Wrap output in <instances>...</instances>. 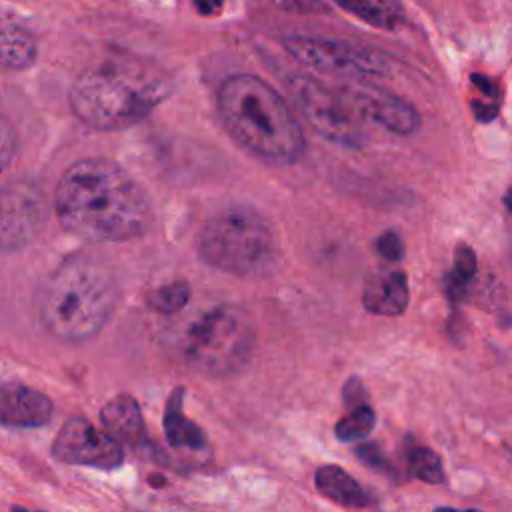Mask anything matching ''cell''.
Listing matches in <instances>:
<instances>
[{
    "instance_id": "7a4b0ae2",
    "label": "cell",
    "mask_w": 512,
    "mask_h": 512,
    "mask_svg": "<svg viewBox=\"0 0 512 512\" xmlns=\"http://www.w3.org/2000/svg\"><path fill=\"white\" fill-rule=\"evenodd\" d=\"M218 112L230 138L268 164L288 166L304 154L300 122L284 98L254 74H232L220 84Z\"/></svg>"
},
{
    "instance_id": "5bb4252c",
    "label": "cell",
    "mask_w": 512,
    "mask_h": 512,
    "mask_svg": "<svg viewBox=\"0 0 512 512\" xmlns=\"http://www.w3.org/2000/svg\"><path fill=\"white\" fill-rule=\"evenodd\" d=\"M104 430L120 444H136L144 438V420L138 402L128 394H118L100 410Z\"/></svg>"
},
{
    "instance_id": "ffe728a7",
    "label": "cell",
    "mask_w": 512,
    "mask_h": 512,
    "mask_svg": "<svg viewBox=\"0 0 512 512\" xmlns=\"http://www.w3.org/2000/svg\"><path fill=\"white\" fill-rule=\"evenodd\" d=\"M374 426H376V414L368 406V402H364V404L350 406L348 414L336 422L334 434L342 442H356L368 436L374 430Z\"/></svg>"
},
{
    "instance_id": "ac0fdd59",
    "label": "cell",
    "mask_w": 512,
    "mask_h": 512,
    "mask_svg": "<svg viewBox=\"0 0 512 512\" xmlns=\"http://www.w3.org/2000/svg\"><path fill=\"white\" fill-rule=\"evenodd\" d=\"M36 58L34 38L18 26L0 28V68L22 70L28 68Z\"/></svg>"
},
{
    "instance_id": "277c9868",
    "label": "cell",
    "mask_w": 512,
    "mask_h": 512,
    "mask_svg": "<svg viewBox=\"0 0 512 512\" xmlns=\"http://www.w3.org/2000/svg\"><path fill=\"white\" fill-rule=\"evenodd\" d=\"M118 302V284L102 260L76 254L42 284L38 318L62 342H82L98 334Z\"/></svg>"
},
{
    "instance_id": "4316f807",
    "label": "cell",
    "mask_w": 512,
    "mask_h": 512,
    "mask_svg": "<svg viewBox=\"0 0 512 512\" xmlns=\"http://www.w3.org/2000/svg\"><path fill=\"white\" fill-rule=\"evenodd\" d=\"M194 4L202 14H212L222 6V0H194Z\"/></svg>"
},
{
    "instance_id": "603a6c76",
    "label": "cell",
    "mask_w": 512,
    "mask_h": 512,
    "mask_svg": "<svg viewBox=\"0 0 512 512\" xmlns=\"http://www.w3.org/2000/svg\"><path fill=\"white\" fill-rule=\"evenodd\" d=\"M376 248H378V252H380L386 260H390V262H398V260H402V256H404V242H402L400 234L394 232V230L384 232V234L378 238Z\"/></svg>"
},
{
    "instance_id": "e0dca14e",
    "label": "cell",
    "mask_w": 512,
    "mask_h": 512,
    "mask_svg": "<svg viewBox=\"0 0 512 512\" xmlns=\"http://www.w3.org/2000/svg\"><path fill=\"white\" fill-rule=\"evenodd\" d=\"M334 2L354 18L380 30H396L404 22L402 6L396 0H334Z\"/></svg>"
},
{
    "instance_id": "7c38bea8",
    "label": "cell",
    "mask_w": 512,
    "mask_h": 512,
    "mask_svg": "<svg viewBox=\"0 0 512 512\" xmlns=\"http://www.w3.org/2000/svg\"><path fill=\"white\" fill-rule=\"evenodd\" d=\"M52 400L24 384H0V424L10 428H36L50 422Z\"/></svg>"
},
{
    "instance_id": "d6986e66",
    "label": "cell",
    "mask_w": 512,
    "mask_h": 512,
    "mask_svg": "<svg viewBox=\"0 0 512 512\" xmlns=\"http://www.w3.org/2000/svg\"><path fill=\"white\" fill-rule=\"evenodd\" d=\"M476 272H478V260L474 250L468 244L460 242L454 252V264L446 274V294L452 302H458L460 298H464Z\"/></svg>"
},
{
    "instance_id": "cb8c5ba5",
    "label": "cell",
    "mask_w": 512,
    "mask_h": 512,
    "mask_svg": "<svg viewBox=\"0 0 512 512\" xmlns=\"http://www.w3.org/2000/svg\"><path fill=\"white\" fill-rule=\"evenodd\" d=\"M14 148H16V132L12 124L4 116H0V174L10 164Z\"/></svg>"
},
{
    "instance_id": "7402d4cb",
    "label": "cell",
    "mask_w": 512,
    "mask_h": 512,
    "mask_svg": "<svg viewBox=\"0 0 512 512\" xmlns=\"http://www.w3.org/2000/svg\"><path fill=\"white\" fill-rule=\"evenodd\" d=\"M408 470L410 476L426 484H442L446 480L440 456L424 446H414L408 452Z\"/></svg>"
},
{
    "instance_id": "3957f363",
    "label": "cell",
    "mask_w": 512,
    "mask_h": 512,
    "mask_svg": "<svg viewBox=\"0 0 512 512\" xmlns=\"http://www.w3.org/2000/svg\"><path fill=\"white\" fill-rule=\"evenodd\" d=\"M172 92L162 70L140 60L104 62L84 70L70 88V108L86 126L102 132L142 122Z\"/></svg>"
},
{
    "instance_id": "4fadbf2b",
    "label": "cell",
    "mask_w": 512,
    "mask_h": 512,
    "mask_svg": "<svg viewBox=\"0 0 512 512\" xmlns=\"http://www.w3.org/2000/svg\"><path fill=\"white\" fill-rule=\"evenodd\" d=\"M364 308L374 316H400L406 312L410 302L408 278L402 270H380L374 272L362 292Z\"/></svg>"
},
{
    "instance_id": "8fae6325",
    "label": "cell",
    "mask_w": 512,
    "mask_h": 512,
    "mask_svg": "<svg viewBox=\"0 0 512 512\" xmlns=\"http://www.w3.org/2000/svg\"><path fill=\"white\" fill-rule=\"evenodd\" d=\"M338 94L358 120H368L398 136L414 134L420 128L418 110L408 100L384 88L366 84L364 80H352L342 84Z\"/></svg>"
},
{
    "instance_id": "6da1fadb",
    "label": "cell",
    "mask_w": 512,
    "mask_h": 512,
    "mask_svg": "<svg viewBox=\"0 0 512 512\" xmlns=\"http://www.w3.org/2000/svg\"><path fill=\"white\" fill-rule=\"evenodd\" d=\"M54 210L64 230L90 242L132 240L152 224L148 194L108 158L70 164L56 184Z\"/></svg>"
},
{
    "instance_id": "8992f818",
    "label": "cell",
    "mask_w": 512,
    "mask_h": 512,
    "mask_svg": "<svg viewBox=\"0 0 512 512\" xmlns=\"http://www.w3.org/2000/svg\"><path fill=\"white\" fill-rule=\"evenodd\" d=\"M254 342L256 332L250 314L236 304H216L190 318L176 344L192 370L224 376L248 362Z\"/></svg>"
},
{
    "instance_id": "2e32d148",
    "label": "cell",
    "mask_w": 512,
    "mask_h": 512,
    "mask_svg": "<svg viewBox=\"0 0 512 512\" xmlns=\"http://www.w3.org/2000/svg\"><path fill=\"white\" fill-rule=\"evenodd\" d=\"M316 488L328 500L344 508H366L370 504V496L358 480L336 464H326L316 470Z\"/></svg>"
},
{
    "instance_id": "52a82bcc",
    "label": "cell",
    "mask_w": 512,
    "mask_h": 512,
    "mask_svg": "<svg viewBox=\"0 0 512 512\" xmlns=\"http://www.w3.org/2000/svg\"><path fill=\"white\" fill-rule=\"evenodd\" d=\"M284 48L306 68L330 76L366 80L390 74V60L372 46L324 36L290 34L284 38Z\"/></svg>"
},
{
    "instance_id": "d4e9b609",
    "label": "cell",
    "mask_w": 512,
    "mask_h": 512,
    "mask_svg": "<svg viewBox=\"0 0 512 512\" xmlns=\"http://www.w3.org/2000/svg\"><path fill=\"white\" fill-rule=\"evenodd\" d=\"M354 452L370 468H376V470H386L388 468V462H386L384 454L380 452V448L376 444H358L354 448Z\"/></svg>"
},
{
    "instance_id": "9a60e30c",
    "label": "cell",
    "mask_w": 512,
    "mask_h": 512,
    "mask_svg": "<svg viewBox=\"0 0 512 512\" xmlns=\"http://www.w3.org/2000/svg\"><path fill=\"white\" fill-rule=\"evenodd\" d=\"M164 434L172 448L202 450L208 442L204 430L184 414V388L172 390L164 408Z\"/></svg>"
},
{
    "instance_id": "ba28073f",
    "label": "cell",
    "mask_w": 512,
    "mask_h": 512,
    "mask_svg": "<svg viewBox=\"0 0 512 512\" xmlns=\"http://www.w3.org/2000/svg\"><path fill=\"white\" fill-rule=\"evenodd\" d=\"M288 88L304 120L322 138L346 148H360L366 142L362 120L348 108L338 90L310 76L290 78Z\"/></svg>"
},
{
    "instance_id": "30bf717a",
    "label": "cell",
    "mask_w": 512,
    "mask_h": 512,
    "mask_svg": "<svg viewBox=\"0 0 512 512\" xmlns=\"http://www.w3.org/2000/svg\"><path fill=\"white\" fill-rule=\"evenodd\" d=\"M46 200L42 188L30 180H14L0 192V250L22 248L32 242L46 224Z\"/></svg>"
},
{
    "instance_id": "5b68a950",
    "label": "cell",
    "mask_w": 512,
    "mask_h": 512,
    "mask_svg": "<svg viewBox=\"0 0 512 512\" xmlns=\"http://www.w3.org/2000/svg\"><path fill=\"white\" fill-rule=\"evenodd\" d=\"M198 256L204 264L242 278L268 274L278 258L270 222L252 208H228L212 216L198 234Z\"/></svg>"
},
{
    "instance_id": "44dd1931",
    "label": "cell",
    "mask_w": 512,
    "mask_h": 512,
    "mask_svg": "<svg viewBox=\"0 0 512 512\" xmlns=\"http://www.w3.org/2000/svg\"><path fill=\"white\" fill-rule=\"evenodd\" d=\"M190 296L192 288L186 280H172L152 290L148 294V304L160 314H176L188 304Z\"/></svg>"
},
{
    "instance_id": "484cf974",
    "label": "cell",
    "mask_w": 512,
    "mask_h": 512,
    "mask_svg": "<svg viewBox=\"0 0 512 512\" xmlns=\"http://www.w3.org/2000/svg\"><path fill=\"white\" fill-rule=\"evenodd\" d=\"M344 398H346V406H356V404H364L368 398H366V390L362 386V382L358 378H350L346 382V388H344Z\"/></svg>"
},
{
    "instance_id": "9c48e42d",
    "label": "cell",
    "mask_w": 512,
    "mask_h": 512,
    "mask_svg": "<svg viewBox=\"0 0 512 512\" xmlns=\"http://www.w3.org/2000/svg\"><path fill=\"white\" fill-rule=\"evenodd\" d=\"M52 456L64 464L100 470H112L124 462L122 444L82 416H72L62 424L52 442Z\"/></svg>"
}]
</instances>
